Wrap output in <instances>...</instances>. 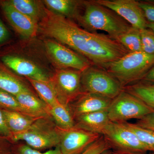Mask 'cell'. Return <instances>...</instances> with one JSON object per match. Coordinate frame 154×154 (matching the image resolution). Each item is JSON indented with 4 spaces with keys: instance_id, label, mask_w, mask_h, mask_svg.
Returning <instances> with one entry per match:
<instances>
[{
    "instance_id": "39",
    "label": "cell",
    "mask_w": 154,
    "mask_h": 154,
    "mask_svg": "<svg viewBox=\"0 0 154 154\" xmlns=\"http://www.w3.org/2000/svg\"><path fill=\"white\" fill-rule=\"evenodd\" d=\"M151 154H154V152H152Z\"/></svg>"
},
{
    "instance_id": "8",
    "label": "cell",
    "mask_w": 154,
    "mask_h": 154,
    "mask_svg": "<svg viewBox=\"0 0 154 154\" xmlns=\"http://www.w3.org/2000/svg\"><path fill=\"white\" fill-rule=\"evenodd\" d=\"M82 72L75 69H57L50 77L49 82L60 103L68 106L82 94Z\"/></svg>"
},
{
    "instance_id": "28",
    "label": "cell",
    "mask_w": 154,
    "mask_h": 154,
    "mask_svg": "<svg viewBox=\"0 0 154 154\" xmlns=\"http://www.w3.org/2000/svg\"><path fill=\"white\" fill-rule=\"evenodd\" d=\"M13 150L16 154H63L59 146L47 151L41 152L34 149L25 143H18L14 145Z\"/></svg>"
},
{
    "instance_id": "36",
    "label": "cell",
    "mask_w": 154,
    "mask_h": 154,
    "mask_svg": "<svg viewBox=\"0 0 154 154\" xmlns=\"http://www.w3.org/2000/svg\"><path fill=\"white\" fill-rule=\"evenodd\" d=\"M111 154H146V153H141L128 152H122L115 151L111 150Z\"/></svg>"
},
{
    "instance_id": "20",
    "label": "cell",
    "mask_w": 154,
    "mask_h": 154,
    "mask_svg": "<svg viewBox=\"0 0 154 154\" xmlns=\"http://www.w3.org/2000/svg\"><path fill=\"white\" fill-rule=\"evenodd\" d=\"M2 110L7 125L12 134L27 130L37 119L18 111Z\"/></svg>"
},
{
    "instance_id": "7",
    "label": "cell",
    "mask_w": 154,
    "mask_h": 154,
    "mask_svg": "<svg viewBox=\"0 0 154 154\" xmlns=\"http://www.w3.org/2000/svg\"><path fill=\"white\" fill-rule=\"evenodd\" d=\"M111 150L146 153L149 150L124 123L110 121L102 133Z\"/></svg>"
},
{
    "instance_id": "37",
    "label": "cell",
    "mask_w": 154,
    "mask_h": 154,
    "mask_svg": "<svg viewBox=\"0 0 154 154\" xmlns=\"http://www.w3.org/2000/svg\"><path fill=\"white\" fill-rule=\"evenodd\" d=\"M146 28L151 29L154 32V22H148Z\"/></svg>"
},
{
    "instance_id": "9",
    "label": "cell",
    "mask_w": 154,
    "mask_h": 154,
    "mask_svg": "<svg viewBox=\"0 0 154 154\" xmlns=\"http://www.w3.org/2000/svg\"><path fill=\"white\" fill-rule=\"evenodd\" d=\"M45 47L57 69H72L83 72L92 65L87 59L54 39H47Z\"/></svg>"
},
{
    "instance_id": "33",
    "label": "cell",
    "mask_w": 154,
    "mask_h": 154,
    "mask_svg": "<svg viewBox=\"0 0 154 154\" xmlns=\"http://www.w3.org/2000/svg\"><path fill=\"white\" fill-rule=\"evenodd\" d=\"M0 135L11 138L12 134L10 130L4 116L2 110L0 109Z\"/></svg>"
},
{
    "instance_id": "23",
    "label": "cell",
    "mask_w": 154,
    "mask_h": 154,
    "mask_svg": "<svg viewBox=\"0 0 154 154\" xmlns=\"http://www.w3.org/2000/svg\"><path fill=\"white\" fill-rule=\"evenodd\" d=\"M36 91L40 99L48 106L51 107L59 103L53 88L49 82L26 78Z\"/></svg>"
},
{
    "instance_id": "14",
    "label": "cell",
    "mask_w": 154,
    "mask_h": 154,
    "mask_svg": "<svg viewBox=\"0 0 154 154\" xmlns=\"http://www.w3.org/2000/svg\"><path fill=\"white\" fill-rule=\"evenodd\" d=\"M112 100L97 94L83 93L68 106L75 119L87 113L107 110Z\"/></svg>"
},
{
    "instance_id": "18",
    "label": "cell",
    "mask_w": 154,
    "mask_h": 154,
    "mask_svg": "<svg viewBox=\"0 0 154 154\" xmlns=\"http://www.w3.org/2000/svg\"><path fill=\"white\" fill-rule=\"evenodd\" d=\"M45 8L54 14L69 19H76L83 1L76 0H45Z\"/></svg>"
},
{
    "instance_id": "34",
    "label": "cell",
    "mask_w": 154,
    "mask_h": 154,
    "mask_svg": "<svg viewBox=\"0 0 154 154\" xmlns=\"http://www.w3.org/2000/svg\"><path fill=\"white\" fill-rule=\"evenodd\" d=\"M10 37L8 29L0 18V46L8 41Z\"/></svg>"
},
{
    "instance_id": "11",
    "label": "cell",
    "mask_w": 154,
    "mask_h": 154,
    "mask_svg": "<svg viewBox=\"0 0 154 154\" xmlns=\"http://www.w3.org/2000/svg\"><path fill=\"white\" fill-rule=\"evenodd\" d=\"M59 129V146L63 154H81L102 136L75 128L66 130Z\"/></svg>"
},
{
    "instance_id": "10",
    "label": "cell",
    "mask_w": 154,
    "mask_h": 154,
    "mask_svg": "<svg viewBox=\"0 0 154 154\" xmlns=\"http://www.w3.org/2000/svg\"><path fill=\"white\" fill-rule=\"evenodd\" d=\"M101 5L110 9L126 21L131 26L140 30L147 28L148 22L143 11L135 0H94Z\"/></svg>"
},
{
    "instance_id": "22",
    "label": "cell",
    "mask_w": 154,
    "mask_h": 154,
    "mask_svg": "<svg viewBox=\"0 0 154 154\" xmlns=\"http://www.w3.org/2000/svg\"><path fill=\"white\" fill-rule=\"evenodd\" d=\"M123 89L140 100L154 112V85L139 82Z\"/></svg>"
},
{
    "instance_id": "16",
    "label": "cell",
    "mask_w": 154,
    "mask_h": 154,
    "mask_svg": "<svg viewBox=\"0 0 154 154\" xmlns=\"http://www.w3.org/2000/svg\"><path fill=\"white\" fill-rule=\"evenodd\" d=\"M23 112L33 118L51 117L49 107L33 92H24L16 96Z\"/></svg>"
},
{
    "instance_id": "35",
    "label": "cell",
    "mask_w": 154,
    "mask_h": 154,
    "mask_svg": "<svg viewBox=\"0 0 154 154\" xmlns=\"http://www.w3.org/2000/svg\"><path fill=\"white\" fill-rule=\"evenodd\" d=\"M140 82L154 85V65Z\"/></svg>"
},
{
    "instance_id": "2",
    "label": "cell",
    "mask_w": 154,
    "mask_h": 154,
    "mask_svg": "<svg viewBox=\"0 0 154 154\" xmlns=\"http://www.w3.org/2000/svg\"><path fill=\"white\" fill-rule=\"evenodd\" d=\"M83 13L76 20L85 30L92 32L105 31L114 39L131 26L114 11L94 1H83Z\"/></svg>"
},
{
    "instance_id": "12",
    "label": "cell",
    "mask_w": 154,
    "mask_h": 154,
    "mask_svg": "<svg viewBox=\"0 0 154 154\" xmlns=\"http://www.w3.org/2000/svg\"><path fill=\"white\" fill-rule=\"evenodd\" d=\"M0 62L17 75L38 81H49L48 75L37 65L9 50L0 51Z\"/></svg>"
},
{
    "instance_id": "26",
    "label": "cell",
    "mask_w": 154,
    "mask_h": 154,
    "mask_svg": "<svg viewBox=\"0 0 154 154\" xmlns=\"http://www.w3.org/2000/svg\"><path fill=\"white\" fill-rule=\"evenodd\" d=\"M0 109L18 111L24 113L22 107L16 97L12 94L1 90Z\"/></svg>"
},
{
    "instance_id": "38",
    "label": "cell",
    "mask_w": 154,
    "mask_h": 154,
    "mask_svg": "<svg viewBox=\"0 0 154 154\" xmlns=\"http://www.w3.org/2000/svg\"><path fill=\"white\" fill-rule=\"evenodd\" d=\"M102 154H111V150H108L103 152Z\"/></svg>"
},
{
    "instance_id": "15",
    "label": "cell",
    "mask_w": 154,
    "mask_h": 154,
    "mask_svg": "<svg viewBox=\"0 0 154 154\" xmlns=\"http://www.w3.org/2000/svg\"><path fill=\"white\" fill-rule=\"evenodd\" d=\"M74 119V128L101 135L110 122L107 110L84 114Z\"/></svg>"
},
{
    "instance_id": "21",
    "label": "cell",
    "mask_w": 154,
    "mask_h": 154,
    "mask_svg": "<svg viewBox=\"0 0 154 154\" xmlns=\"http://www.w3.org/2000/svg\"><path fill=\"white\" fill-rule=\"evenodd\" d=\"M49 113L56 125L60 129L66 130L74 128V118L69 106L59 102L49 107Z\"/></svg>"
},
{
    "instance_id": "29",
    "label": "cell",
    "mask_w": 154,
    "mask_h": 154,
    "mask_svg": "<svg viewBox=\"0 0 154 154\" xmlns=\"http://www.w3.org/2000/svg\"><path fill=\"white\" fill-rule=\"evenodd\" d=\"M110 149L103 136L80 154H102Z\"/></svg>"
},
{
    "instance_id": "30",
    "label": "cell",
    "mask_w": 154,
    "mask_h": 154,
    "mask_svg": "<svg viewBox=\"0 0 154 154\" xmlns=\"http://www.w3.org/2000/svg\"><path fill=\"white\" fill-rule=\"evenodd\" d=\"M138 1L147 22H154V0Z\"/></svg>"
},
{
    "instance_id": "1",
    "label": "cell",
    "mask_w": 154,
    "mask_h": 154,
    "mask_svg": "<svg viewBox=\"0 0 154 154\" xmlns=\"http://www.w3.org/2000/svg\"><path fill=\"white\" fill-rule=\"evenodd\" d=\"M38 32L74 51L93 65L105 69L129 53L108 35L83 29L72 19L46 8L44 17L38 23Z\"/></svg>"
},
{
    "instance_id": "4",
    "label": "cell",
    "mask_w": 154,
    "mask_h": 154,
    "mask_svg": "<svg viewBox=\"0 0 154 154\" xmlns=\"http://www.w3.org/2000/svg\"><path fill=\"white\" fill-rule=\"evenodd\" d=\"M13 143L20 141L34 149H45L56 147L60 142V131L51 117L37 119L27 130L12 134Z\"/></svg>"
},
{
    "instance_id": "5",
    "label": "cell",
    "mask_w": 154,
    "mask_h": 154,
    "mask_svg": "<svg viewBox=\"0 0 154 154\" xmlns=\"http://www.w3.org/2000/svg\"><path fill=\"white\" fill-rule=\"evenodd\" d=\"M83 93L97 94L113 99L123 91L117 79L105 69L92 65L82 72L81 78Z\"/></svg>"
},
{
    "instance_id": "24",
    "label": "cell",
    "mask_w": 154,
    "mask_h": 154,
    "mask_svg": "<svg viewBox=\"0 0 154 154\" xmlns=\"http://www.w3.org/2000/svg\"><path fill=\"white\" fill-rule=\"evenodd\" d=\"M128 52L142 51L140 30L131 26L127 31L115 39Z\"/></svg>"
},
{
    "instance_id": "19",
    "label": "cell",
    "mask_w": 154,
    "mask_h": 154,
    "mask_svg": "<svg viewBox=\"0 0 154 154\" xmlns=\"http://www.w3.org/2000/svg\"><path fill=\"white\" fill-rule=\"evenodd\" d=\"M17 11L33 19L37 23L43 19L46 8L42 1L36 0H8Z\"/></svg>"
},
{
    "instance_id": "6",
    "label": "cell",
    "mask_w": 154,
    "mask_h": 154,
    "mask_svg": "<svg viewBox=\"0 0 154 154\" xmlns=\"http://www.w3.org/2000/svg\"><path fill=\"white\" fill-rule=\"evenodd\" d=\"M107 111L110 121L117 123L134 119H140L154 113L143 102L124 89L112 99Z\"/></svg>"
},
{
    "instance_id": "3",
    "label": "cell",
    "mask_w": 154,
    "mask_h": 154,
    "mask_svg": "<svg viewBox=\"0 0 154 154\" xmlns=\"http://www.w3.org/2000/svg\"><path fill=\"white\" fill-rule=\"evenodd\" d=\"M154 65V54L143 51L129 52L105 69L119 81L123 88L140 82Z\"/></svg>"
},
{
    "instance_id": "13",
    "label": "cell",
    "mask_w": 154,
    "mask_h": 154,
    "mask_svg": "<svg viewBox=\"0 0 154 154\" xmlns=\"http://www.w3.org/2000/svg\"><path fill=\"white\" fill-rule=\"evenodd\" d=\"M0 10L9 25L20 36L31 38L38 32V23L17 11L8 0L0 1Z\"/></svg>"
},
{
    "instance_id": "31",
    "label": "cell",
    "mask_w": 154,
    "mask_h": 154,
    "mask_svg": "<svg viewBox=\"0 0 154 154\" xmlns=\"http://www.w3.org/2000/svg\"><path fill=\"white\" fill-rule=\"evenodd\" d=\"M13 143L9 138L0 135V154H16L13 150Z\"/></svg>"
},
{
    "instance_id": "32",
    "label": "cell",
    "mask_w": 154,
    "mask_h": 154,
    "mask_svg": "<svg viewBox=\"0 0 154 154\" xmlns=\"http://www.w3.org/2000/svg\"><path fill=\"white\" fill-rule=\"evenodd\" d=\"M136 124L143 128L154 131V113H150L138 119Z\"/></svg>"
},
{
    "instance_id": "25",
    "label": "cell",
    "mask_w": 154,
    "mask_h": 154,
    "mask_svg": "<svg viewBox=\"0 0 154 154\" xmlns=\"http://www.w3.org/2000/svg\"><path fill=\"white\" fill-rule=\"evenodd\" d=\"M123 123L134 133L140 142L148 149L149 151L154 152V131L141 127L136 123L127 122Z\"/></svg>"
},
{
    "instance_id": "17",
    "label": "cell",
    "mask_w": 154,
    "mask_h": 154,
    "mask_svg": "<svg viewBox=\"0 0 154 154\" xmlns=\"http://www.w3.org/2000/svg\"><path fill=\"white\" fill-rule=\"evenodd\" d=\"M0 90L16 96L24 92H32L23 80L0 62Z\"/></svg>"
},
{
    "instance_id": "27",
    "label": "cell",
    "mask_w": 154,
    "mask_h": 154,
    "mask_svg": "<svg viewBox=\"0 0 154 154\" xmlns=\"http://www.w3.org/2000/svg\"><path fill=\"white\" fill-rule=\"evenodd\" d=\"M142 50L143 52L154 54V32L149 28L140 30Z\"/></svg>"
}]
</instances>
